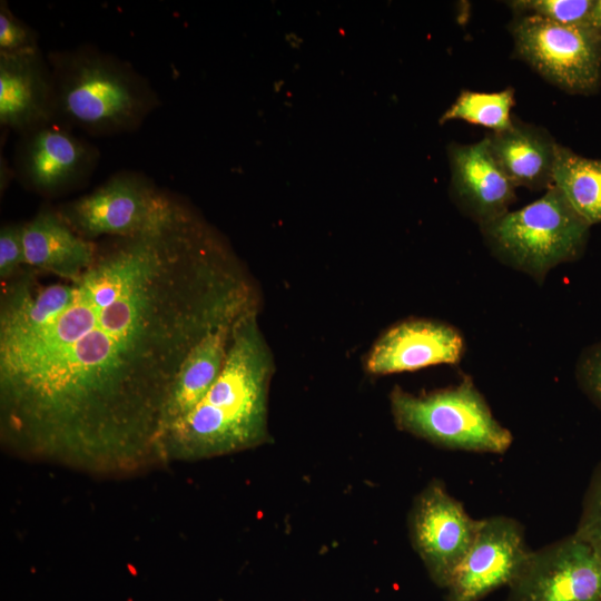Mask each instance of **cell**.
I'll return each mask as SVG.
<instances>
[{
  "label": "cell",
  "instance_id": "obj_11",
  "mask_svg": "<svg viewBox=\"0 0 601 601\" xmlns=\"http://www.w3.org/2000/svg\"><path fill=\"white\" fill-rule=\"evenodd\" d=\"M530 549L524 529L515 519L494 515L480 520L476 536L446 587V601H480L509 587Z\"/></svg>",
  "mask_w": 601,
  "mask_h": 601
},
{
  "label": "cell",
  "instance_id": "obj_18",
  "mask_svg": "<svg viewBox=\"0 0 601 601\" xmlns=\"http://www.w3.org/2000/svg\"><path fill=\"white\" fill-rule=\"evenodd\" d=\"M553 186L590 226L601 223V158H587L558 145Z\"/></svg>",
  "mask_w": 601,
  "mask_h": 601
},
{
  "label": "cell",
  "instance_id": "obj_13",
  "mask_svg": "<svg viewBox=\"0 0 601 601\" xmlns=\"http://www.w3.org/2000/svg\"><path fill=\"white\" fill-rule=\"evenodd\" d=\"M450 195L459 210L479 227L508 211L516 187L493 157L485 138L474 144L447 146Z\"/></svg>",
  "mask_w": 601,
  "mask_h": 601
},
{
  "label": "cell",
  "instance_id": "obj_4",
  "mask_svg": "<svg viewBox=\"0 0 601 601\" xmlns=\"http://www.w3.org/2000/svg\"><path fill=\"white\" fill-rule=\"evenodd\" d=\"M590 228L552 186L533 203L481 226L480 231L500 263L543 284L553 268L584 254Z\"/></svg>",
  "mask_w": 601,
  "mask_h": 601
},
{
  "label": "cell",
  "instance_id": "obj_22",
  "mask_svg": "<svg viewBox=\"0 0 601 601\" xmlns=\"http://www.w3.org/2000/svg\"><path fill=\"white\" fill-rule=\"evenodd\" d=\"M574 533L601 550V462L590 479Z\"/></svg>",
  "mask_w": 601,
  "mask_h": 601
},
{
  "label": "cell",
  "instance_id": "obj_17",
  "mask_svg": "<svg viewBox=\"0 0 601 601\" xmlns=\"http://www.w3.org/2000/svg\"><path fill=\"white\" fill-rule=\"evenodd\" d=\"M239 316L211 328L187 356L167 405L162 443L168 431L203 400L218 377Z\"/></svg>",
  "mask_w": 601,
  "mask_h": 601
},
{
  "label": "cell",
  "instance_id": "obj_7",
  "mask_svg": "<svg viewBox=\"0 0 601 601\" xmlns=\"http://www.w3.org/2000/svg\"><path fill=\"white\" fill-rule=\"evenodd\" d=\"M176 204L157 191L144 175L120 171L58 211L77 234L96 242L101 237L149 230L161 223Z\"/></svg>",
  "mask_w": 601,
  "mask_h": 601
},
{
  "label": "cell",
  "instance_id": "obj_6",
  "mask_svg": "<svg viewBox=\"0 0 601 601\" xmlns=\"http://www.w3.org/2000/svg\"><path fill=\"white\" fill-rule=\"evenodd\" d=\"M514 53L550 83L571 95H593L601 86V35L534 16L509 24Z\"/></svg>",
  "mask_w": 601,
  "mask_h": 601
},
{
  "label": "cell",
  "instance_id": "obj_16",
  "mask_svg": "<svg viewBox=\"0 0 601 601\" xmlns=\"http://www.w3.org/2000/svg\"><path fill=\"white\" fill-rule=\"evenodd\" d=\"M22 225L27 267L72 278L92 263L96 242L77 234L58 210L42 209Z\"/></svg>",
  "mask_w": 601,
  "mask_h": 601
},
{
  "label": "cell",
  "instance_id": "obj_2",
  "mask_svg": "<svg viewBox=\"0 0 601 601\" xmlns=\"http://www.w3.org/2000/svg\"><path fill=\"white\" fill-rule=\"evenodd\" d=\"M272 359L254 312L235 322L223 368L203 400L166 434L164 464L226 455L264 442Z\"/></svg>",
  "mask_w": 601,
  "mask_h": 601
},
{
  "label": "cell",
  "instance_id": "obj_9",
  "mask_svg": "<svg viewBox=\"0 0 601 601\" xmlns=\"http://www.w3.org/2000/svg\"><path fill=\"white\" fill-rule=\"evenodd\" d=\"M480 526L463 504L432 481L415 499L408 518L412 544L433 582L443 589L469 552Z\"/></svg>",
  "mask_w": 601,
  "mask_h": 601
},
{
  "label": "cell",
  "instance_id": "obj_15",
  "mask_svg": "<svg viewBox=\"0 0 601 601\" xmlns=\"http://www.w3.org/2000/svg\"><path fill=\"white\" fill-rule=\"evenodd\" d=\"M484 138L493 157L516 188L546 190L553 186L559 144L546 129L513 116L510 128L489 131Z\"/></svg>",
  "mask_w": 601,
  "mask_h": 601
},
{
  "label": "cell",
  "instance_id": "obj_10",
  "mask_svg": "<svg viewBox=\"0 0 601 601\" xmlns=\"http://www.w3.org/2000/svg\"><path fill=\"white\" fill-rule=\"evenodd\" d=\"M98 159L93 145L52 122L19 136L12 168L26 187L52 196L86 183Z\"/></svg>",
  "mask_w": 601,
  "mask_h": 601
},
{
  "label": "cell",
  "instance_id": "obj_12",
  "mask_svg": "<svg viewBox=\"0 0 601 601\" xmlns=\"http://www.w3.org/2000/svg\"><path fill=\"white\" fill-rule=\"evenodd\" d=\"M466 349L462 332L446 322L411 318L388 328L373 345L366 368L385 375L433 365H456Z\"/></svg>",
  "mask_w": 601,
  "mask_h": 601
},
{
  "label": "cell",
  "instance_id": "obj_1",
  "mask_svg": "<svg viewBox=\"0 0 601 601\" xmlns=\"http://www.w3.org/2000/svg\"><path fill=\"white\" fill-rule=\"evenodd\" d=\"M247 288L178 203L154 228L96 242L78 276L21 268L0 293V435L23 456L98 474L164 464L167 405L191 349Z\"/></svg>",
  "mask_w": 601,
  "mask_h": 601
},
{
  "label": "cell",
  "instance_id": "obj_23",
  "mask_svg": "<svg viewBox=\"0 0 601 601\" xmlns=\"http://www.w3.org/2000/svg\"><path fill=\"white\" fill-rule=\"evenodd\" d=\"M574 374L580 390L601 410V339L580 353Z\"/></svg>",
  "mask_w": 601,
  "mask_h": 601
},
{
  "label": "cell",
  "instance_id": "obj_25",
  "mask_svg": "<svg viewBox=\"0 0 601 601\" xmlns=\"http://www.w3.org/2000/svg\"><path fill=\"white\" fill-rule=\"evenodd\" d=\"M587 27L601 35V0H593Z\"/></svg>",
  "mask_w": 601,
  "mask_h": 601
},
{
  "label": "cell",
  "instance_id": "obj_21",
  "mask_svg": "<svg viewBox=\"0 0 601 601\" xmlns=\"http://www.w3.org/2000/svg\"><path fill=\"white\" fill-rule=\"evenodd\" d=\"M40 49L38 33L20 20L7 1L0 2V55H18Z\"/></svg>",
  "mask_w": 601,
  "mask_h": 601
},
{
  "label": "cell",
  "instance_id": "obj_20",
  "mask_svg": "<svg viewBox=\"0 0 601 601\" xmlns=\"http://www.w3.org/2000/svg\"><path fill=\"white\" fill-rule=\"evenodd\" d=\"M593 0H513L514 14L534 16L564 26L587 27Z\"/></svg>",
  "mask_w": 601,
  "mask_h": 601
},
{
  "label": "cell",
  "instance_id": "obj_3",
  "mask_svg": "<svg viewBox=\"0 0 601 601\" xmlns=\"http://www.w3.org/2000/svg\"><path fill=\"white\" fill-rule=\"evenodd\" d=\"M55 122L92 136L140 128L160 104L149 81L124 60L92 46L51 51Z\"/></svg>",
  "mask_w": 601,
  "mask_h": 601
},
{
  "label": "cell",
  "instance_id": "obj_14",
  "mask_svg": "<svg viewBox=\"0 0 601 601\" xmlns=\"http://www.w3.org/2000/svg\"><path fill=\"white\" fill-rule=\"evenodd\" d=\"M51 69L41 49L0 55V125L19 136L55 122Z\"/></svg>",
  "mask_w": 601,
  "mask_h": 601
},
{
  "label": "cell",
  "instance_id": "obj_8",
  "mask_svg": "<svg viewBox=\"0 0 601 601\" xmlns=\"http://www.w3.org/2000/svg\"><path fill=\"white\" fill-rule=\"evenodd\" d=\"M506 601H601V550L572 533L531 550Z\"/></svg>",
  "mask_w": 601,
  "mask_h": 601
},
{
  "label": "cell",
  "instance_id": "obj_5",
  "mask_svg": "<svg viewBox=\"0 0 601 601\" xmlns=\"http://www.w3.org/2000/svg\"><path fill=\"white\" fill-rule=\"evenodd\" d=\"M391 410L398 428L435 445L477 453H505L511 431L492 413L470 376L459 384L424 395L394 387Z\"/></svg>",
  "mask_w": 601,
  "mask_h": 601
},
{
  "label": "cell",
  "instance_id": "obj_24",
  "mask_svg": "<svg viewBox=\"0 0 601 601\" xmlns=\"http://www.w3.org/2000/svg\"><path fill=\"white\" fill-rule=\"evenodd\" d=\"M22 226L4 225L0 229V278L7 280L26 266Z\"/></svg>",
  "mask_w": 601,
  "mask_h": 601
},
{
  "label": "cell",
  "instance_id": "obj_19",
  "mask_svg": "<svg viewBox=\"0 0 601 601\" xmlns=\"http://www.w3.org/2000/svg\"><path fill=\"white\" fill-rule=\"evenodd\" d=\"M514 105V89L511 87L494 92L462 90L443 112L440 122L463 120L493 132L503 131L512 125L511 109Z\"/></svg>",
  "mask_w": 601,
  "mask_h": 601
}]
</instances>
